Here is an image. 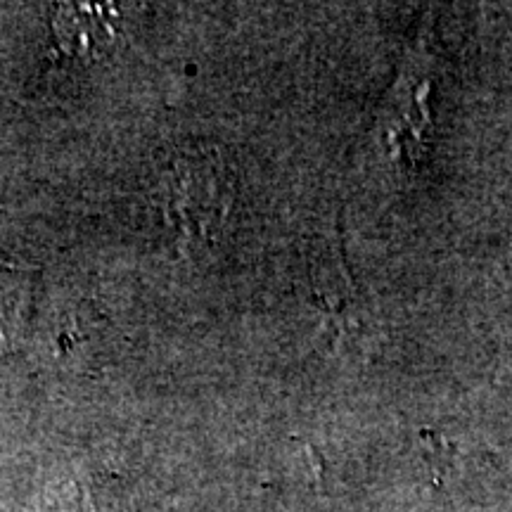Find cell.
Here are the masks:
<instances>
[{
  "label": "cell",
  "mask_w": 512,
  "mask_h": 512,
  "mask_svg": "<svg viewBox=\"0 0 512 512\" xmlns=\"http://www.w3.org/2000/svg\"><path fill=\"white\" fill-rule=\"evenodd\" d=\"M434 55L425 43V34L415 38V46L403 57L394 88L382 102L375 121L377 152L399 171H415L427 150L430 131V86Z\"/></svg>",
  "instance_id": "cell-1"
}]
</instances>
